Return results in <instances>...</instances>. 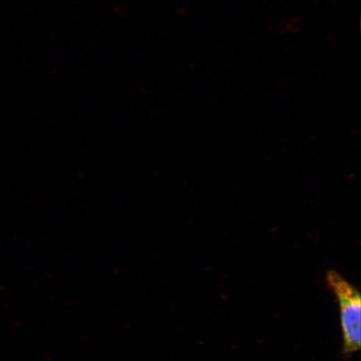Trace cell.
<instances>
[{
	"mask_svg": "<svg viewBox=\"0 0 361 361\" xmlns=\"http://www.w3.org/2000/svg\"><path fill=\"white\" fill-rule=\"evenodd\" d=\"M326 281L335 293L340 305L343 334V350L351 355L360 348L361 301L360 293L345 278L336 272L329 271Z\"/></svg>",
	"mask_w": 361,
	"mask_h": 361,
	"instance_id": "cell-1",
	"label": "cell"
}]
</instances>
